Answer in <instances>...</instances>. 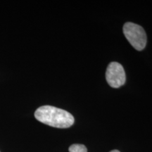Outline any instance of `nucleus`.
I'll return each instance as SVG.
<instances>
[{"label": "nucleus", "mask_w": 152, "mask_h": 152, "mask_svg": "<svg viewBox=\"0 0 152 152\" xmlns=\"http://www.w3.org/2000/svg\"><path fill=\"white\" fill-rule=\"evenodd\" d=\"M35 117L39 122L56 128H68L75 122L69 112L52 106H43L35 112Z\"/></svg>", "instance_id": "nucleus-1"}, {"label": "nucleus", "mask_w": 152, "mask_h": 152, "mask_svg": "<svg viewBox=\"0 0 152 152\" xmlns=\"http://www.w3.org/2000/svg\"><path fill=\"white\" fill-rule=\"evenodd\" d=\"M123 33L129 42L136 50L142 51L147 45V35L142 26L128 22L123 26Z\"/></svg>", "instance_id": "nucleus-2"}, {"label": "nucleus", "mask_w": 152, "mask_h": 152, "mask_svg": "<svg viewBox=\"0 0 152 152\" xmlns=\"http://www.w3.org/2000/svg\"><path fill=\"white\" fill-rule=\"evenodd\" d=\"M106 79L108 84L113 88H119L123 86L126 80L123 66L117 62L110 63L106 69Z\"/></svg>", "instance_id": "nucleus-3"}, {"label": "nucleus", "mask_w": 152, "mask_h": 152, "mask_svg": "<svg viewBox=\"0 0 152 152\" xmlns=\"http://www.w3.org/2000/svg\"><path fill=\"white\" fill-rule=\"evenodd\" d=\"M68 151L69 152H87V149L83 144H74L69 147Z\"/></svg>", "instance_id": "nucleus-4"}, {"label": "nucleus", "mask_w": 152, "mask_h": 152, "mask_svg": "<svg viewBox=\"0 0 152 152\" xmlns=\"http://www.w3.org/2000/svg\"><path fill=\"white\" fill-rule=\"evenodd\" d=\"M110 152H120V151H118V150H112V151Z\"/></svg>", "instance_id": "nucleus-5"}]
</instances>
